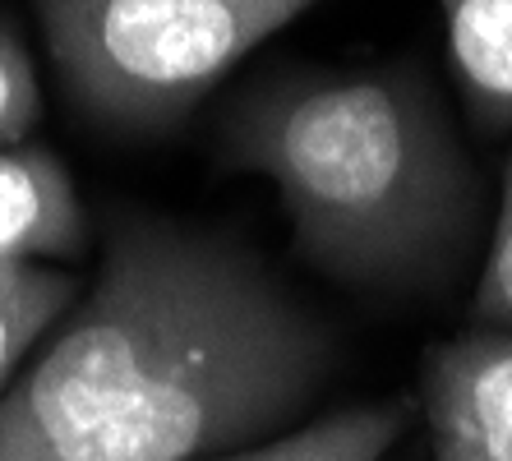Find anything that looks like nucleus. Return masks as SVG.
<instances>
[{"mask_svg":"<svg viewBox=\"0 0 512 461\" xmlns=\"http://www.w3.org/2000/svg\"><path fill=\"white\" fill-rule=\"evenodd\" d=\"M406 425H411V402L397 397L360 402L208 461H388L406 438Z\"/></svg>","mask_w":512,"mask_h":461,"instance_id":"obj_7","label":"nucleus"},{"mask_svg":"<svg viewBox=\"0 0 512 461\" xmlns=\"http://www.w3.org/2000/svg\"><path fill=\"white\" fill-rule=\"evenodd\" d=\"M0 461H19V457H10V452H0Z\"/></svg>","mask_w":512,"mask_h":461,"instance_id":"obj_11","label":"nucleus"},{"mask_svg":"<svg viewBox=\"0 0 512 461\" xmlns=\"http://www.w3.org/2000/svg\"><path fill=\"white\" fill-rule=\"evenodd\" d=\"M88 213L70 171L37 143L0 148V268L42 259H79Z\"/></svg>","mask_w":512,"mask_h":461,"instance_id":"obj_5","label":"nucleus"},{"mask_svg":"<svg viewBox=\"0 0 512 461\" xmlns=\"http://www.w3.org/2000/svg\"><path fill=\"white\" fill-rule=\"evenodd\" d=\"M74 300L79 286L70 272H56L47 263L0 268V392L10 388L24 355L70 314Z\"/></svg>","mask_w":512,"mask_h":461,"instance_id":"obj_8","label":"nucleus"},{"mask_svg":"<svg viewBox=\"0 0 512 461\" xmlns=\"http://www.w3.org/2000/svg\"><path fill=\"white\" fill-rule=\"evenodd\" d=\"M323 0H33L60 88L93 125L162 134Z\"/></svg>","mask_w":512,"mask_h":461,"instance_id":"obj_3","label":"nucleus"},{"mask_svg":"<svg viewBox=\"0 0 512 461\" xmlns=\"http://www.w3.org/2000/svg\"><path fill=\"white\" fill-rule=\"evenodd\" d=\"M333 337L240 240L157 213L107 231L97 282L0 392L19 461H208L291 425Z\"/></svg>","mask_w":512,"mask_h":461,"instance_id":"obj_1","label":"nucleus"},{"mask_svg":"<svg viewBox=\"0 0 512 461\" xmlns=\"http://www.w3.org/2000/svg\"><path fill=\"white\" fill-rule=\"evenodd\" d=\"M476 319L480 328H512V153L503 162L494 236H489V254L476 282Z\"/></svg>","mask_w":512,"mask_h":461,"instance_id":"obj_10","label":"nucleus"},{"mask_svg":"<svg viewBox=\"0 0 512 461\" xmlns=\"http://www.w3.org/2000/svg\"><path fill=\"white\" fill-rule=\"evenodd\" d=\"M222 143L277 190L300 254L346 286H443L471 249L480 176L416 70L273 74L240 93Z\"/></svg>","mask_w":512,"mask_h":461,"instance_id":"obj_2","label":"nucleus"},{"mask_svg":"<svg viewBox=\"0 0 512 461\" xmlns=\"http://www.w3.org/2000/svg\"><path fill=\"white\" fill-rule=\"evenodd\" d=\"M457 83L485 130H512V0H439Z\"/></svg>","mask_w":512,"mask_h":461,"instance_id":"obj_6","label":"nucleus"},{"mask_svg":"<svg viewBox=\"0 0 512 461\" xmlns=\"http://www.w3.org/2000/svg\"><path fill=\"white\" fill-rule=\"evenodd\" d=\"M42 116V88L24 37L0 19V148H14L33 134Z\"/></svg>","mask_w":512,"mask_h":461,"instance_id":"obj_9","label":"nucleus"},{"mask_svg":"<svg viewBox=\"0 0 512 461\" xmlns=\"http://www.w3.org/2000/svg\"><path fill=\"white\" fill-rule=\"evenodd\" d=\"M429 461H512V328H471L425 351Z\"/></svg>","mask_w":512,"mask_h":461,"instance_id":"obj_4","label":"nucleus"}]
</instances>
